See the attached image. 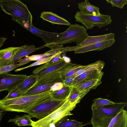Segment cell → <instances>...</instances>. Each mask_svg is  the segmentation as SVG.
Instances as JSON below:
<instances>
[{
    "mask_svg": "<svg viewBox=\"0 0 127 127\" xmlns=\"http://www.w3.org/2000/svg\"><path fill=\"white\" fill-rule=\"evenodd\" d=\"M83 126H80V127H82Z\"/></svg>",
    "mask_w": 127,
    "mask_h": 127,
    "instance_id": "41",
    "label": "cell"
},
{
    "mask_svg": "<svg viewBox=\"0 0 127 127\" xmlns=\"http://www.w3.org/2000/svg\"><path fill=\"white\" fill-rule=\"evenodd\" d=\"M127 105L126 102L116 103L92 110L91 120L92 127H107L112 119Z\"/></svg>",
    "mask_w": 127,
    "mask_h": 127,
    "instance_id": "2",
    "label": "cell"
},
{
    "mask_svg": "<svg viewBox=\"0 0 127 127\" xmlns=\"http://www.w3.org/2000/svg\"><path fill=\"white\" fill-rule=\"evenodd\" d=\"M1 9L12 18L22 22H32V17L27 5L19 0H0Z\"/></svg>",
    "mask_w": 127,
    "mask_h": 127,
    "instance_id": "4",
    "label": "cell"
},
{
    "mask_svg": "<svg viewBox=\"0 0 127 127\" xmlns=\"http://www.w3.org/2000/svg\"><path fill=\"white\" fill-rule=\"evenodd\" d=\"M20 47H10L0 50V67L13 64V58Z\"/></svg>",
    "mask_w": 127,
    "mask_h": 127,
    "instance_id": "12",
    "label": "cell"
},
{
    "mask_svg": "<svg viewBox=\"0 0 127 127\" xmlns=\"http://www.w3.org/2000/svg\"><path fill=\"white\" fill-rule=\"evenodd\" d=\"M107 127H127V111L121 110L113 118Z\"/></svg>",
    "mask_w": 127,
    "mask_h": 127,
    "instance_id": "19",
    "label": "cell"
},
{
    "mask_svg": "<svg viewBox=\"0 0 127 127\" xmlns=\"http://www.w3.org/2000/svg\"><path fill=\"white\" fill-rule=\"evenodd\" d=\"M65 53H63L62 54V57L63 59L66 63H70L71 59L70 58L66 56Z\"/></svg>",
    "mask_w": 127,
    "mask_h": 127,
    "instance_id": "38",
    "label": "cell"
},
{
    "mask_svg": "<svg viewBox=\"0 0 127 127\" xmlns=\"http://www.w3.org/2000/svg\"><path fill=\"white\" fill-rule=\"evenodd\" d=\"M2 117V112H1L0 113V122L1 119Z\"/></svg>",
    "mask_w": 127,
    "mask_h": 127,
    "instance_id": "40",
    "label": "cell"
},
{
    "mask_svg": "<svg viewBox=\"0 0 127 127\" xmlns=\"http://www.w3.org/2000/svg\"><path fill=\"white\" fill-rule=\"evenodd\" d=\"M60 68L38 78L30 89L41 85H51L57 82L63 83L64 80L61 76Z\"/></svg>",
    "mask_w": 127,
    "mask_h": 127,
    "instance_id": "10",
    "label": "cell"
},
{
    "mask_svg": "<svg viewBox=\"0 0 127 127\" xmlns=\"http://www.w3.org/2000/svg\"><path fill=\"white\" fill-rule=\"evenodd\" d=\"M53 56L41 60L37 61L36 62L25 67H23V68H21L17 69L15 70V72H17L22 70L24 69L27 68L32 67V66L38 65L40 64H43L51 60L55 55Z\"/></svg>",
    "mask_w": 127,
    "mask_h": 127,
    "instance_id": "32",
    "label": "cell"
},
{
    "mask_svg": "<svg viewBox=\"0 0 127 127\" xmlns=\"http://www.w3.org/2000/svg\"><path fill=\"white\" fill-rule=\"evenodd\" d=\"M67 47L64 50L61 51L55 55L49 61L45 63L42 65L36 67L32 71L33 74H37L40 71L53 64L58 61L63 59L62 54L63 53H66L67 52Z\"/></svg>",
    "mask_w": 127,
    "mask_h": 127,
    "instance_id": "23",
    "label": "cell"
},
{
    "mask_svg": "<svg viewBox=\"0 0 127 127\" xmlns=\"http://www.w3.org/2000/svg\"><path fill=\"white\" fill-rule=\"evenodd\" d=\"M103 74L96 78L79 83L73 87H75L80 92L95 89L102 83L101 80Z\"/></svg>",
    "mask_w": 127,
    "mask_h": 127,
    "instance_id": "16",
    "label": "cell"
},
{
    "mask_svg": "<svg viewBox=\"0 0 127 127\" xmlns=\"http://www.w3.org/2000/svg\"><path fill=\"white\" fill-rule=\"evenodd\" d=\"M74 81V79L70 77L65 78L63 81V85L72 87Z\"/></svg>",
    "mask_w": 127,
    "mask_h": 127,
    "instance_id": "37",
    "label": "cell"
},
{
    "mask_svg": "<svg viewBox=\"0 0 127 127\" xmlns=\"http://www.w3.org/2000/svg\"><path fill=\"white\" fill-rule=\"evenodd\" d=\"M90 91L87 90L80 92L75 87L72 86L67 98L71 102L75 103L77 104Z\"/></svg>",
    "mask_w": 127,
    "mask_h": 127,
    "instance_id": "25",
    "label": "cell"
},
{
    "mask_svg": "<svg viewBox=\"0 0 127 127\" xmlns=\"http://www.w3.org/2000/svg\"><path fill=\"white\" fill-rule=\"evenodd\" d=\"M61 34V38L52 44L50 48H63V44L72 42L76 43L77 46H78L89 36L84 26L76 24H71Z\"/></svg>",
    "mask_w": 127,
    "mask_h": 127,
    "instance_id": "3",
    "label": "cell"
},
{
    "mask_svg": "<svg viewBox=\"0 0 127 127\" xmlns=\"http://www.w3.org/2000/svg\"><path fill=\"white\" fill-rule=\"evenodd\" d=\"M66 64L63 59L58 61L53 64L41 71L36 74L38 78L45 75L58 69Z\"/></svg>",
    "mask_w": 127,
    "mask_h": 127,
    "instance_id": "28",
    "label": "cell"
},
{
    "mask_svg": "<svg viewBox=\"0 0 127 127\" xmlns=\"http://www.w3.org/2000/svg\"><path fill=\"white\" fill-rule=\"evenodd\" d=\"M40 17L43 20L48 21L52 24H58L69 26L71 24L64 18L51 11H43Z\"/></svg>",
    "mask_w": 127,
    "mask_h": 127,
    "instance_id": "15",
    "label": "cell"
},
{
    "mask_svg": "<svg viewBox=\"0 0 127 127\" xmlns=\"http://www.w3.org/2000/svg\"><path fill=\"white\" fill-rule=\"evenodd\" d=\"M63 86V82H59L53 84L50 90V91H54L60 90Z\"/></svg>",
    "mask_w": 127,
    "mask_h": 127,
    "instance_id": "35",
    "label": "cell"
},
{
    "mask_svg": "<svg viewBox=\"0 0 127 127\" xmlns=\"http://www.w3.org/2000/svg\"><path fill=\"white\" fill-rule=\"evenodd\" d=\"M63 50V49L62 48L52 49L43 54L26 57L25 58L21 59L18 62L19 63H25L27 64L31 61H38L53 56Z\"/></svg>",
    "mask_w": 127,
    "mask_h": 127,
    "instance_id": "17",
    "label": "cell"
},
{
    "mask_svg": "<svg viewBox=\"0 0 127 127\" xmlns=\"http://www.w3.org/2000/svg\"><path fill=\"white\" fill-rule=\"evenodd\" d=\"M115 41L114 39L81 47L75 50L74 53L79 54L93 51L102 50L111 46Z\"/></svg>",
    "mask_w": 127,
    "mask_h": 127,
    "instance_id": "11",
    "label": "cell"
},
{
    "mask_svg": "<svg viewBox=\"0 0 127 127\" xmlns=\"http://www.w3.org/2000/svg\"><path fill=\"white\" fill-rule=\"evenodd\" d=\"M105 64L104 61L99 60L88 65H83L81 69L69 77L74 79L81 74L87 71L97 69L102 70Z\"/></svg>",
    "mask_w": 127,
    "mask_h": 127,
    "instance_id": "21",
    "label": "cell"
},
{
    "mask_svg": "<svg viewBox=\"0 0 127 127\" xmlns=\"http://www.w3.org/2000/svg\"><path fill=\"white\" fill-rule=\"evenodd\" d=\"M74 18L76 22L84 25L87 30L96 26L99 28L110 24L112 20L109 15L100 14L99 16L85 14L79 11L76 12Z\"/></svg>",
    "mask_w": 127,
    "mask_h": 127,
    "instance_id": "7",
    "label": "cell"
},
{
    "mask_svg": "<svg viewBox=\"0 0 127 127\" xmlns=\"http://www.w3.org/2000/svg\"><path fill=\"white\" fill-rule=\"evenodd\" d=\"M115 35L114 33H110L99 36H89L79 45L73 46V51L81 47L106 40L114 39Z\"/></svg>",
    "mask_w": 127,
    "mask_h": 127,
    "instance_id": "14",
    "label": "cell"
},
{
    "mask_svg": "<svg viewBox=\"0 0 127 127\" xmlns=\"http://www.w3.org/2000/svg\"><path fill=\"white\" fill-rule=\"evenodd\" d=\"M88 123L83 124L75 120L68 119L67 116L65 117L58 122L55 125L56 127H78L84 126Z\"/></svg>",
    "mask_w": 127,
    "mask_h": 127,
    "instance_id": "26",
    "label": "cell"
},
{
    "mask_svg": "<svg viewBox=\"0 0 127 127\" xmlns=\"http://www.w3.org/2000/svg\"><path fill=\"white\" fill-rule=\"evenodd\" d=\"M78 8L82 13L94 16H99L101 14L99 8L90 3L88 0L78 3Z\"/></svg>",
    "mask_w": 127,
    "mask_h": 127,
    "instance_id": "20",
    "label": "cell"
},
{
    "mask_svg": "<svg viewBox=\"0 0 127 127\" xmlns=\"http://www.w3.org/2000/svg\"><path fill=\"white\" fill-rule=\"evenodd\" d=\"M83 65H84L80 64V65L78 67L68 72L65 75V79L66 78L70 77L71 76L76 72L78 70L81 69L83 66Z\"/></svg>",
    "mask_w": 127,
    "mask_h": 127,
    "instance_id": "36",
    "label": "cell"
},
{
    "mask_svg": "<svg viewBox=\"0 0 127 127\" xmlns=\"http://www.w3.org/2000/svg\"><path fill=\"white\" fill-rule=\"evenodd\" d=\"M72 87L63 85L62 88L54 91H50V96L53 99L58 100L66 99L69 94Z\"/></svg>",
    "mask_w": 127,
    "mask_h": 127,
    "instance_id": "24",
    "label": "cell"
},
{
    "mask_svg": "<svg viewBox=\"0 0 127 127\" xmlns=\"http://www.w3.org/2000/svg\"><path fill=\"white\" fill-rule=\"evenodd\" d=\"M46 47L45 45L38 47H36L33 45H25L21 46L13 58L12 61V64H17L22 58L28 56L29 55L33 52Z\"/></svg>",
    "mask_w": 127,
    "mask_h": 127,
    "instance_id": "13",
    "label": "cell"
},
{
    "mask_svg": "<svg viewBox=\"0 0 127 127\" xmlns=\"http://www.w3.org/2000/svg\"><path fill=\"white\" fill-rule=\"evenodd\" d=\"M53 85H41L35 87L33 88L30 89L22 96L35 94L47 91H50V90Z\"/></svg>",
    "mask_w": 127,
    "mask_h": 127,
    "instance_id": "29",
    "label": "cell"
},
{
    "mask_svg": "<svg viewBox=\"0 0 127 127\" xmlns=\"http://www.w3.org/2000/svg\"><path fill=\"white\" fill-rule=\"evenodd\" d=\"M31 117L29 115L25 114L23 116L16 117L9 119L8 122H12L18 126H32V121Z\"/></svg>",
    "mask_w": 127,
    "mask_h": 127,
    "instance_id": "27",
    "label": "cell"
},
{
    "mask_svg": "<svg viewBox=\"0 0 127 127\" xmlns=\"http://www.w3.org/2000/svg\"><path fill=\"white\" fill-rule=\"evenodd\" d=\"M37 79L38 77L36 75L31 74L28 76L23 82L16 88L23 95L34 84Z\"/></svg>",
    "mask_w": 127,
    "mask_h": 127,
    "instance_id": "22",
    "label": "cell"
},
{
    "mask_svg": "<svg viewBox=\"0 0 127 127\" xmlns=\"http://www.w3.org/2000/svg\"><path fill=\"white\" fill-rule=\"evenodd\" d=\"M93 101V103L91 107L92 111L101 107L107 105H113L116 103L108 99L101 98H95Z\"/></svg>",
    "mask_w": 127,
    "mask_h": 127,
    "instance_id": "30",
    "label": "cell"
},
{
    "mask_svg": "<svg viewBox=\"0 0 127 127\" xmlns=\"http://www.w3.org/2000/svg\"><path fill=\"white\" fill-rule=\"evenodd\" d=\"M100 69H95L85 72L74 79L72 87L84 81L96 78L104 73Z\"/></svg>",
    "mask_w": 127,
    "mask_h": 127,
    "instance_id": "18",
    "label": "cell"
},
{
    "mask_svg": "<svg viewBox=\"0 0 127 127\" xmlns=\"http://www.w3.org/2000/svg\"><path fill=\"white\" fill-rule=\"evenodd\" d=\"M50 91L10 99H0V109L4 111L28 113L33 107L41 103L50 96Z\"/></svg>",
    "mask_w": 127,
    "mask_h": 127,
    "instance_id": "1",
    "label": "cell"
},
{
    "mask_svg": "<svg viewBox=\"0 0 127 127\" xmlns=\"http://www.w3.org/2000/svg\"><path fill=\"white\" fill-rule=\"evenodd\" d=\"M77 104L70 102L67 98L59 108L46 117L34 121H32V127H48L50 124L55 125L63 117L73 115L71 111Z\"/></svg>",
    "mask_w": 127,
    "mask_h": 127,
    "instance_id": "5",
    "label": "cell"
},
{
    "mask_svg": "<svg viewBox=\"0 0 127 127\" xmlns=\"http://www.w3.org/2000/svg\"><path fill=\"white\" fill-rule=\"evenodd\" d=\"M26 64L25 63H19L16 64L0 67V74L7 73L14 69Z\"/></svg>",
    "mask_w": 127,
    "mask_h": 127,
    "instance_id": "31",
    "label": "cell"
},
{
    "mask_svg": "<svg viewBox=\"0 0 127 127\" xmlns=\"http://www.w3.org/2000/svg\"><path fill=\"white\" fill-rule=\"evenodd\" d=\"M1 112L0 111V112Z\"/></svg>",
    "mask_w": 127,
    "mask_h": 127,
    "instance_id": "42",
    "label": "cell"
},
{
    "mask_svg": "<svg viewBox=\"0 0 127 127\" xmlns=\"http://www.w3.org/2000/svg\"><path fill=\"white\" fill-rule=\"evenodd\" d=\"M22 94L16 87L13 90L9 92L6 96L3 98L5 99H10L22 96Z\"/></svg>",
    "mask_w": 127,
    "mask_h": 127,
    "instance_id": "34",
    "label": "cell"
},
{
    "mask_svg": "<svg viewBox=\"0 0 127 127\" xmlns=\"http://www.w3.org/2000/svg\"><path fill=\"white\" fill-rule=\"evenodd\" d=\"M19 24L33 34L42 38L45 43V46L50 48L52 44L59 40L61 37V33L50 32L39 29L32 23L20 22Z\"/></svg>",
    "mask_w": 127,
    "mask_h": 127,
    "instance_id": "8",
    "label": "cell"
},
{
    "mask_svg": "<svg viewBox=\"0 0 127 127\" xmlns=\"http://www.w3.org/2000/svg\"><path fill=\"white\" fill-rule=\"evenodd\" d=\"M6 39V38L3 37H0V48L2 46Z\"/></svg>",
    "mask_w": 127,
    "mask_h": 127,
    "instance_id": "39",
    "label": "cell"
},
{
    "mask_svg": "<svg viewBox=\"0 0 127 127\" xmlns=\"http://www.w3.org/2000/svg\"><path fill=\"white\" fill-rule=\"evenodd\" d=\"M106 1L108 3H110L112 7H116L122 9L127 3V0H106Z\"/></svg>",
    "mask_w": 127,
    "mask_h": 127,
    "instance_id": "33",
    "label": "cell"
},
{
    "mask_svg": "<svg viewBox=\"0 0 127 127\" xmlns=\"http://www.w3.org/2000/svg\"><path fill=\"white\" fill-rule=\"evenodd\" d=\"M28 76L8 73L0 74V93L4 91L10 92L22 83Z\"/></svg>",
    "mask_w": 127,
    "mask_h": 127,
    "instance_id": "9",
    "label": "cell"
},
{
    "mask_svg": "<svg viewBox=\"0 0 127 127\" xmlns=\"http://www.w3.org/2000/svg\"><path fill=\"white\" fill-rule=\"evenodd\" d=\"M66 99L63 100H58L50 96L41 103L32 108L27 113L32 118L39 119L43 118L59 108Z\"/></svg>",
    "mask_w": 127,
    "mask_h": 127,
    "instance_id": "6",
    "label": "cell"
}]
</instances>
